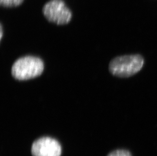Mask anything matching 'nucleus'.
Returning a JSON list of instances; mask_svg holds the SVG:
<instances>
[{"label": "nucleus", "instance_id": "1", "mask_svg": "<svg viewBox=\"0 0 157 156\" xmlns=\"http://www.w3.org/2000/svg\"><path fill=\"white\" fill-rule=\"evenodd\" d=\"M144 62V58L140 54L118 56L110 62L109 70L116 77L128 78L139 72Z\"/></svg>", "mask_w": 157, "mask_h": 156}, {"label": "nucleus", "instance_id": "2", "mask_svg": "<svg viewBox=\"0 0 157 156\" xmlns=\"http://www.w3.org/2000/svg\"><path fill=\"white\" fill-rule=\"evenodd\" d=\"M44 64L39 58L27 56L15 61L11 69L12 75L18 80H27L41 75Z\"/></svg>", "mask_w": 157, "mask_h": 156}, {"label": "nucleus", "instance_id": "3", "mask_svg": "<svg viewBox=\"0 0 157 156\" xmlns=\"http://www.w3.org/2000/svg\"><path fill=\"white\" fill-rule=\"evenodd\" d=\"M42 11L48 20L58 25L68 24L72 18L71 11L62 0H51L45 5Z\"/></svg>", "mask_w": 157, "mask_h": 156}, {"label": "nucleus", "instance_id": "4", "mask_svg": "<svg viewBox=\"0 0 157 156\" xmlns=\"http://www.w3.org/2000/svg\"><path fill=\"white\" fill-rule=\"evenodd\" d=\"M31 152L32 156H61L62 147L56 139L43 136L33 142Z\"/></svg>", "mask_w": 157, "mask_h": 156}, {"label": "nucleus", "instance_id": "5", "mask_svg": "<svg viewBox=\"0 0 157 156\" xmlns=\"http://www.w3.org/2000/svg\"><path fill=\"white\" fill-rule=\"evenodd\" d=\"M24 0H0V4L4 7H16L22 4Z\"/></svg>", "mask_w": 157, "mask_h": 156}, {"label": "nucleus", "instance_id": "6", "mask_svg": "<svg viewBox=\"0 0 157 156\" xmlns=\"http://www.w3.org/2000/svg\"><path fill=\"white\" fill-rule=\"evenodd\" d=\"M107 156H132V155L128 150L120 149L110 152Z\"/></svg>", "mask_w": 157, "mask_h": 156}, {"label": "nucleus", "instance_id": "7", "mask_svg": "<svg viewBox=\"0 0 157 156\" xmlns=\"http://www.w3.org/2000/svg\"><path fill=\"white\" fill-rule=\"evenodd\" d=\"M2 35H3V28H2V26L1 25V39L2 38Z\"/></svg>", "mask_w": 157, "mask_h": 156}]
</instances>
